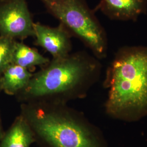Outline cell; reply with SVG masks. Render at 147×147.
Returning a JSON list of instances; mask_svg holds the SVG:
<instances>
[{
	"mask_svg": "<svg viewBox=\"0 0 147 147\" xmlns=\"http://www.w3.org/2000/svg\"><path fill=\"white\" fill-rule=\"evenodd\" d=\"M100 59L85 51L53 58L33 73L26 87L17 95L24 102L47 100L67 102L84 96L98 79Z\"/></svg>",
	"mask_w": 147,
	"mask_h": 147,
	"instance_id": "1",
	"label": "cell"
},
{
	"mask_svg": "<svg viewBox=\"0 0 147 147\" xmlns=\"http://www.w3.org/2000/svg\"><path fill=\"white\" fill-rule=\"evenodd\" d=\"M106 103L113 115L147 110V46L119 48L106 70Z\"/></svg>",
	"mask_w": 147,
	"mask_h": 147,
	"instance_id": "2",
	"label": "cell"
},
{
	"mask_svg": "<svg viewBox=\"0 0 147 147\" xmlns=\"http://www.w3.org/2000/svg\"><path fill=\"white\" fill-rule=\"evenodd\" d=\"M21 109L36 138L49 147H99L94 136L74 117L65 102L30 101L24 102Z\"/></svg>",
	"mask_w": 147,
	"mask_h": 147,
	"instance_id": "3",
	"label": "cell"
},
{
	"mask_svg": "<svg viewBox=\"0 0 147 147\" xmlns=\"http://www.w3.org/2000/svg\"><path fill=\"white\" fill-rule=\"evenodd\" d=\"M47 12L84 44L96 58L106 57L108 38L104 27L86 0H40Z\"/></svg>",
	"mask_w": 147,
	"mask_h": 147,
	"instance_id": "4",
	"label": "cell"
},
{
	"mask_svg": "<svg viewBox=\"0 0 147 147\" xmlns=\"http://www.w3.org/2000/svg\"><path fill=\"white\" fill-rule=\"evenodd\" d=\"M33 16L27 0L0 2V36L16 40L34 37Z\"/></svg>",
	"mask_w": 147,
	"mask_h": 147,
	"instance_id": "5",
	"label": "cell"
},
{
	"mask_svg": "<svg viewBox=\"0 0 147 147\" xmlns=\"http://www.w3.org/2000/svg\"><path fill=\"white\" fill-rule=\"evenodd\" d=\"M72 37L60 24L57 26L51 27L38 22H34V44L50 53L53 58L64 57L71 53Z\"/></svg>",
	"mask_w": 147,
	"mask_h": 147,
	"instance_id": "6",
	"label": "cell"
},
{
	"mask_svg": "<svg viewBox=\"0 0 147 147\" xmlns=\"http://www.w3.org/2000/svg\"><path fill=\"white\" fill-rule=\"evenodd\" d=\"M111 20L136 21L147 11V0H100L96 7Z\"/></svg>",
	"mask_w": 147,
	"mask_h": 147,
	"instance_id": "7",
	"label": "cell"
},
{
	"mask_svg": "<svg viewBox=\"0 0 147 147\" xmlns=\"http://www.w3.org/2000/svg\"><path fill=\"white\" fill-rule=\"evenodd\" d=\"M33 74L28 69L11 63L0 76L1 90L7 94L18 95L26 87Z\"/></svg>",
	"mask_w": 147,
	"mask_h": 147,
	"instance_id": "8",
	"label": "cell"
},
{
	"mask_svg": "<svg viewBox=\"0 0 147 147\" xmlns=\"http://www.w3.org/2000/svg\"><path fill=\"white\" fill-rule=\"evenodd\" d=\"M36 137L23 115L19 117L3 138L1 147H30Z\"/></svg>",
	"mask_w": 147,
	"mask_h": 147,
	"instance_id": "9",
	"label": "cell"
},
{
	"mask_svg": "<svg viewBox=\"0 0 147 147\" xmlns=\"http://www.w3.org/2000/svg\"><path fill=\"white\" fill-rule=\"evenodd\" d=\"M50 61L49 58L44 56L36 49L16 40L12 54L11 63L31 71L32 69L36 67H44Z\"/></svg>",
	"mask_w": 147,
	"mask_h": 147,
	"instance_id": "10",
	"label": "cell"
},
{
	"mask_svg": "<svg viewBox=\"0 0 147 147\" xmlns=\"http://www.w3.org/2000/svg\"><path fill=\"white\" fill-rule=\"evenodd\" d=\"M16 40L0 36V76L11 63V57Z\"/></svg>",
	"mask_w": 147,
	"mask_h": 147,
	"instance_id": "11",
	"label": "cell"
},
{
	"mask_svg": "<svg viewBox=\"0 0 147 147\" xmlns=\"http://www.w3.org/2000/svg\"><path fill=\"white\" fill-rule=\"evenodd\" d=\"M1 90V84H0V90Z\"/></svg>",
	"mask_w": 147,
	"mask_h": 147,
	"instance_id": "12",
	"label": "cell"
},
{
	"mask_svg": "<svg viewBox=\"0 0 147 147\" xmlns=\"http://www.w3.org/2000/svg\"><path fill=\"white\" fill-rule=\"evenodd\" d=\"M4 1V0H0V2H1V1Z\"/></svg>",
	"mask_w": 147,
	"mask_h": 147,
	"instance_id": "13",
	"label": "cell"
},
{
	"mask_svg": "<svg viewBox=\"0 0 147 147\" xmlns=\"http://www.w3.org/2000/svg\"><path fill=\"white\" fill-rule=\"evenodd\" d=\"M0 130H1V128H0Z\"/></svg>",
	"mask_w": 147,
	"mask_h": 147,
	"instance_id": "14",
	"label": "cell"
}]
</instances>
